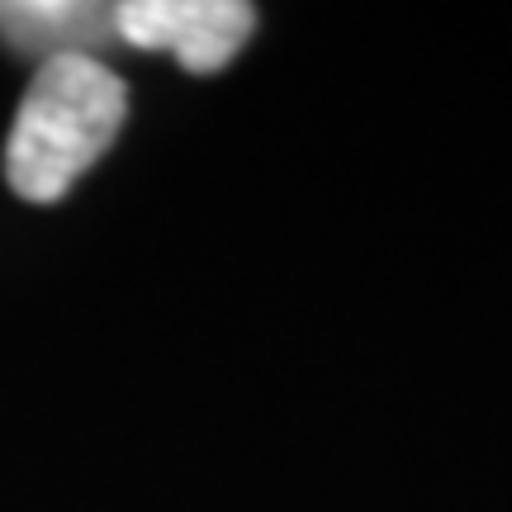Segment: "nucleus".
Here are the masks:
<instances>
[{"instance_id": "nucleus-2", "label": "nucleus", "mask_w": 512, "mask_h": 512, "mask_svg": "<svg viewBox=\"0 0 512 512\" xmlns=\"http://www.w3.org/2000/svg\"><path fill=\"white\" fill-rule=\"evenodd\" d=\"M256 29L247 0H124L114 5V34L124 48L176 57L190 76L223 72Z\"/></svg>"}, {"instance_id": "nucleus-3", "label": "nucleus", "mask_w": 512, "mask_h": 512, "mask_svg": "<svg viewBox=\"0 0 512 512\" xmlns=\"http://www.w3.org/2000/svg\"><path fill=\"white\" fill-rule=\"evenodd\" d=\"M0 43L24 57H100L119 43L114 5L91 0H0Z\"/></svg>"}, {"instance_id": "nucleus-1", "label": "nucleus", "mask_w": 512, "mask_h": 512, "mask_svg": "<svg viewBox=\"0 0 512 512\" xmlns=\"http://www.w3.org/2000/svg\"><path fill=\"white\" fill-rule=\"evenodd\" d=\"M128 114V86L105 57L38 62L5 138V181L19 200L57 204L105 152Z\"/></svg>"}]
</instances>
